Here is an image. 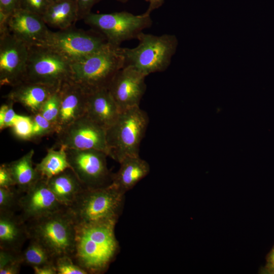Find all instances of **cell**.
Instances as JSON below:
<instances>
[{"label": "cell", "mask_w": 274, "mask_h": 274, "mask_svg": "<svg viewBox=\"0 0 274 274\" xmlns=\"http://www.w3.org/2000/svg\"><path fill=\"white\" fill-rule=\"evenodd\" d=\"M114 221L76 225V239L72 257L88 274L105 273L115 259L119 245Z\"/></svg>", "instance_id": "6da1fadb"}, {"label": "cell", "mask_w": 274, "mask_h": 274, "mask_svg": "<svg viewBox=\"0 0 274 274\" xmlns=\"http://www.w3.org/2000/svg\"><path fill=\"white\" fill-rule=\"evenodd\" d=\"M124 65L121 47L108 43L94 53L71 63L72 81L87 93L108 89L116 74Z\"/></svg>", "instance_id": "7a4b0ae2"}, {"label": "cell", "mask_w": 274, "mask_h": 274, "mask_svg": "<svg viewBox=\"0 0 274 274\" xmlns=\"http://www.w3.org/2000/svg\"><path fill=\"white\" fill-rule=\"evenodd\" d=\"M125 193L114 185L85 189L67 209L76 225L117 221L124 206Z\"/></svg>", "instance_id": "3957f363"}, {"label": "cell", "mask_w": 274, "mask_h": 274, "mask_svg": "<svg viewBox=\"0 0 274 274\" xmlns=\"http://www.w3.org/2000/svg\"><path fill=\"white\" fill-rule=\"evenodd\" d=\"M29 239L42 244L54 259L72 257L76 239V224L67 207L26 222Z\"/></svg>", "instance_id": "277c9868"}, {"label": "cell", "mask_w": 274, "mask_h": 274, "mask_svg": "<svg viewBox=\"0 0 274 274\" xmlns=\"http://www.w3.org/2000/svg\"><path fill=\"white\" fill-rule=\"evenodd\" d=\"M149 122L147 113L140 106L121 111L106 130L108 156L119 163L126 157L139 155Z\"/></svg>", "instance_id": "5b68a950"}, {"label": "cell", "mask_w": 274, "mask_h": 274, "mask_svg": "<svg viewBox=\"0 0 274 274\" xmlns=\"http://www.w3.org/2000/svg\"><path fill=\"white\" fill-rule=\"evenodd\" d=\"M138 46L122 48L124 65L131 66L146 76L162 72L169 66L177 41L171 35L156 36L141 32L138 37Z\"/></svg>", "instance_id": "8992f818"}, {"label": "cell", "mask_w": 274, "mask_h": 274, "mask_svg": "<svg viewBox=\"0 0 274 274\" xmlns=\"http://www.w3.org/2000/svg\"><path fill=\"white\" fill-rule=\"evenodd\" d=\"M92 29L102 33L108 43L118 46L125 41L137 39L152 24L150 14L134 15L126 11L111 13H90L83 19Z\"/></svg>", "instance_id": "52a82bcc"}, {"label": "cell", "mask_w": 274, "mask_h": 274, "mask_svg": "<svg viewBox=\"0 0 274 274\" xmlns=\"http://www.w3.org/2000/svg\"><path fill=\"white\" fill-rule=\"evenodd\" d=\"M72 80L71 63L45 46L29 47L23 81L39 83L60 88Z\"/></svg>", "instance_id": "ba28073f"}, {"label": "cell", "mask_w": 274, "mask_h": 274, "mask_svg": "<svg viewBox=\"0 0 274 274\" xmlns=\"http://www.w3.org/2000/svg\"><path fill=\"white\" fill-rule=\"evenodd\" d=\"M108 42L100 32L72 27L57 31L50 30L43 46L55 51L71 63L97 51Z\"/></svg>", "instance_id": "9c48e42d"}, {"label": "cell", "mask_w": 274, "mask_h": 274, "mask_svg": "<svg viewBox=\"0 0 274 274\" xmlns=\"http://www.w3.org/2000/svg\"><path fill=\"white\" fill-rule=\"evenodd\" d=\"M64 149L70 167L85 189L101 188L112 184L113 174L107 166L106 153L96 149Z\"/></svg>", "instance_id": "30bf717a"}, {"label": "cell", "mask_w": 274, "mask_h": 274, "mask_svg": "<svg viewBox=\"0 0 274 274\" xmlns=\"http://www.w3.org/2000/svg\"><path fill=\"white\" fill-rule=\"evenodd\" d=\"M59 148L96 149L108 155L106 129L85 115L57 133Z\"/></svg>", "instance_id": "8fae6325"}, {"label": "cell", "mask_w": 274, "mask_h": 274, "mask_svg": "<svg viewBox=\"0 0 274 274\" xmlns=\"http://www.w3.org/2000/svg\"><path fill=\"white\" fill-rule=\"evenodd\" d=\"M29 47L10 32L0 35V85L13 87L22 82Z\"/></svg>", "instance_id": "7c38bea8"}, {"label": "cell", "mask_w": 274, "mask_h": 274, "mask_svg": "<svg viewBox=\"0 0 274 274\" xmlns=\"http://www.w3.org/2000/svg\"><path fill=\"white\" fill-rule=\"evenodd\" d=\"M146 77L129 66H124L116 74L108 89L120 112L140 106L146 90Z\"/></svg>", "instance_id": "4fadbf2b"}, {"label": "cell", "mask_w": 274, "mask_h": 274, "mask_svg": "<svg viewBox=\"0 0 274 274\" xmlns=\"http://www.w3.org/2000/svg\"><path fill=\"white\" fill-rule=\"evenodd\" d=\"M66 208L50 190L47 179L42 178L23 194L18 215L26 223Z\"/></svg>", "instance_id": "5bb4252c"}, {"label": "cell", "mask_w": 274, "mask_h": 274, "mask_svg": "<svg viewBox=\"0 0 274 274\" xmlns=\"http://www.w3.org/2000/svg\"><path fill=\"white\" fill-rule=\"evenodd\" d=\"M8 27L10 33L29 47L43 46L50 31L41 16L20 8L9 16Z\"/></svg>", "instance_id": "9a60e30c"}, {"label": "cell", "mask_w": 274, "mask_h": 274, "mask_svg": "<svg viewBox=\"0 0 274 274\" xmlns=\"http://www.w3.org/2000/svg\"><path fill=\"white\" fill-rule=\"evenodd\" d=\"M61 102L56 122L58 133L86 114L88 93L72 80L60 87Z\"/></svg>", "instance_id": "2e32d148"}, {"label": "cell", "mask_w": 274, "mask_h": 274, "mask_svg": "<svg viewBox=\"0 0 274 274\" xmlns=\"http://www.w3.org/2000/svg\"><path fill=\"white\" fill-rule=\"evenodd\" d=\"M60 88L22 81L12 87L11 90L4 97L7 100L20 104L31 114H35L40 112L46 100Z\"/></svg>", "instance_id": "e0dca14e"}, {"label": "cell", "mask_w": 274, "mask_h": 274, "mask_svg": "<svg viewBox=\"0 0 274 274\" xmlns=\"http://www.w3.org/2000/svg\"><path fill=\"white\" fill-rule=\"evenodd\" d=\"M120 112L108 89L88 93L85 115L106 130L116 121Z\"/></svg>", "instance_id": "ac0fdd59"}, {"label": "cell", "mask_w": 274, "mask_h": 274, "mask_svg": "<svg viewBox=\"0 0 274 274\" xmlns=\"http://www.w3.org/2000/svg\"><path fill=\"white\" fill-rule=\"evenodd\" d=\"M29 239L26 224L18 214L0 212V249L21 252Z\"/></svg>", "instance_id": "d6986e66"}, {"label": "cell", "mask_w": 274, "mask_h": 274, "mask_svg": "<svg viewBox=\"0 0 274 274\" xmlns=\"http://www.w3.org/2000/svg\"><path fill=\"white\" fill-rule=\"evenodd\" d=\"M118 172L112 175V184L125 193L147 176L150 172V165L138 156H128L120 162Z\"/></svg>", "instance_id": "ffe728a7"}, {"label": "cell", "mask_w": 274, "mask_h": 274, "mask_svg": "<svg viewBox=\"0 0 274 274\" xmlns=\"http://www.w3.org/2000/svg\"><path fill=\"white\" fill-rule=\"evenodd\" d=\"M47 183L58 200L67 207L85 189L71 168L47 179Z\"/></svg>", "instance_id": "44dd1931"}, {"label": "cell", "mask_w": 274, "mask_h": 274, "mask_svg": "<svg viewBox=\"0 0 274 274\" xmlns=\"http://www.w3.org/2000/svg\"><path fill=\"white\" fill-rule=\"evenodd\" d=\"M42 18L47 25L63 30L71 27L78 20L76 0H54Z\"/></svg>", "instance_id": "7402d4cb"}, {"label": "cell", "mask_w": 274, "mask_h": 274, "mask_svg": "<svg viewBox=\"0 0 274 274\" xmlns=\"http://www.w3.org/2000/svg\"><path fill=\"white\" fill-rule=\"evenodd\" d=\"M34 153V150L31 149L20 158L7 163L16 186L23 193L42 178L33 166Z\"/></svg>", "instance_id": "603a6c76"}, {"label": "cell", "mask_w": 274, "mask_h": 274, "mask_svg": "<svg viewBox=\"0 0 274 274\" xmlns=\"http://www.w3.org/2000/svg\"><path fill=\"white\" fill-rule=\"evenodd\" d=\"M35 168L42 178L48 179L71 167L65 150L60 147L59 150L49 149L45 156L36 164Z\"/></svg>", "instance_id": "cb8c5ba5"}, {"label": "cell", "mask_w": 274, "mask_h": 274, "mask_svg": "<svg viewBox=\"0 0 274 274\" xmlns=\"http://www.w3.org/2000/svg\"><path fill=\"white\" fill-rule=\"evenodd\" d=\"M27 247L22 252L23 263L31 266L53 264L54 257L40 243L29 239Z\"/></svg>", "instance_id": "d4e9b609"}, {"label": "cell", "mask_w": 274, "mask_h": 274, "mask_svg": "<svg viewBox=\"0 0 274 274\" xmlns=\"http://www.w3.org/2000/svg\"><path fill=\"white\" fill-rule=\"evenodd\" d=\"M23 194L16 186L0 187V212L16 213L19 211L20 199Z\"/></svg>", "instance_id": "484cf974"}, {"label": "cell", "mask_w": 274, "mask_h": 274, "mask_svg": "<svg viewBox=\"0 0 274 274\" xmlns=\"http://www.w3.org/2000/svg\"><path fill=\"white\" fill-rule=\"evenodd\" d=\"M32 128L30 141L39 140L41 138L56 133L55 125L52 123L40 113L31 114Z\"/></svg>", "instance_id": "4316f807"}, {"label": "cell", "mask_w": 274, "mask_h": 274, "mask_svg": "<svg viewBox=\"0 0 274 274\" xmlns=\"http://www.w3.org/2000/svg\"><path fill=\"white\" fill-rule=\"evenodd\" d=\"M60 102L61 92L60 88L46 100L39 112L47 120L55 125L56 128Z\"/></svg>", "instance_id": "83f0119b"}, {"label": "cell", "mask_w": 274, "mask_h": 274, "mask_svg": "<svg viewBox=\"0 0 274 274\" xmlns=\"http://www.w3.org/2000/svg\"><path fill=\"white\" fill-rule=\"evenodd\" d=\"M53 265L57 274H88L84 269L76 264L72 257L68 256L55 258Z\"/></svg>", "instance_id": "f1b7e54d"}, {"label": "cell", "mask_w": 274, "mask_h": 274, "mask_svg": "<svg viewBox=\"0 0 274 274\" xmlns=\"http://www.w3.org/2000/svg\"><path fill=\"white\" fill-rule=\"evenodd\" d=\"M11 128L14 135L18 139L30 141L32 128L31 116L19 115Z\"/></svg>", "instance_id": "f546056e"}, {"label": "cell", "mask_w": 274, "mask_h": 274, "mask_svg": "<svg viewBox=\"0 0 274 274\" xmlns=\"http://www.w3.org/2000/svg\"><path fill=\"white\" fill-rule=\"evenodd\" d=\"M54 0H20V9L35 13L42 17Z\"/></svg>", "instance_id": "4dcf8cb0"}, {"label": "cell", "mask_w": 274, "mask_h": 274, "mask_svg": "<svg viewBox=\"0 0 274 274\" xmlns=\"http://www.w3.org/2000/svg\"><path fill=\"white\" fill-rule=\"evenodd\" d=\"M22 252H17L0 249V269L10 266L23 264Z\"/></svg>", "instance_id": "1f68e13d"}, {"label": "cell", "mask_w": 274, "mask_h": 274, "mask_svg": "<svg viewBox=\"0 0 274 274\" xmlns=\"http://www.w3.org/2000/svg\"><path fill=\"white\" fill-rule=\"evenodd\" d=\"M78 14V20L83 19L85 16L91 12L94 5L101 0H76Z\"/></svg>", "instance_id": "d6a6232c"}, {"label": "cell", "mask_w": 274, "mask_h": 274, "mask_svg": "<svg viewBox=\"0 0 274 274\" xmlns=\"http://www.w3.org/2000/svg\"><path fill=\"white\" fill-rule=\"evenodd\" d=\"M16 186L11 172L6 163L0 166V187L9 188Z\"/></svg>", "instance_id": "836d02e7"}, {"label": "cell", "mask_w": 274, "mask_h": 274, "mask_svg": "<svg viewBox=\"0 0 274 274\" xmlns=\"http://www.w3.org/2000/svg\"><path fill=\"white\" fill-rule=\"evenodd\" d=\"M7 101L8 102V108L6 113L2 130L6 128L12 127L19 116V115L16 114L14 110L13 105L14 103L10 100Z\"/></svg>", "instance_id": "e575fe53"}, {"label": "cell", "mask_w": 274, "mask_h": 274, "mask_svg": "<svg viewBox=\"0 0 274 274\" xmlns=\"http://www.w3.org/2000/svg\"><path fill=\"white\" fill-rule=\"evenodd\" d=\"M20 0H0V13L10 16L19 8Z\"/></svg>", "instance_id": "d590c367"}, {"label": "cell", "mask_w": 274, "mask_h": 274, "mask_svg": "<svg viewBox=\"0 0 274 274\" xmlns=\"http://www.w3.org/2000/svg\"><path fill=\"white\" fill-rule=\"evenodd\" d=\"M35 274H57L53 264H48L32 267Z\"/></svg>", "instance_id": "8d00e7d4"}, {"label": "cell", "mask_w": 274, "mask_h": 274, "mask_svg": "<svg viewBox=\"0 0 274 274\" xmlns=\"http://www.w3.org/2000/svg\"><path fill=\"white\" fill-rule=\"evenodd\" d=\"M149 3V7L146 12L151 14V13L160 7L164 3V0H145Z\"/></svg>", "instance_id": "74e56055"}, {"label": "cell", "mask_w": 274, "mask_h": 274, "mask_svg": "<svg viewBox=\"0 0 274 274\" xmlns=\"http://www.w3.org/2000/svg\"><path fill=\"white\" fill-rule=\"evenodd\" d=\"M8 108V102L7 101L6 103L4 104L1 105L0 107V129L2 130L3 127L4 125V119L6 115L7 110Z\"/></svg>", "instance_id": "f35d334b"}, {"label": "cell", "mask_w": 274, "mask_h": 274, "mask_svg": "<svg viewBox=\"0 0 274 274\" xmlns=\"http://www.w3.org/2000/svg\"><path fill=\"white\" fill-rule=\"evenodd\" d=\"M267 267L272 270H274V247L267 256Z\"/></svg>", "instance_id": "ab89813d"}, {"label": "cell", "mask_w": 274, "mask_h": 274, "mask_svg": "<svg viewBox=\"0 0 274 274\" xmlns=\"http://www.w3.org/2000/svg\"><path fill=\"white\" fill-rule=\"evenodd\" d=\"M120 2H121V3H126L127 2L128 0H117Z\"/></svg>", "instance_id": "60d3db41"}]
</instances>
